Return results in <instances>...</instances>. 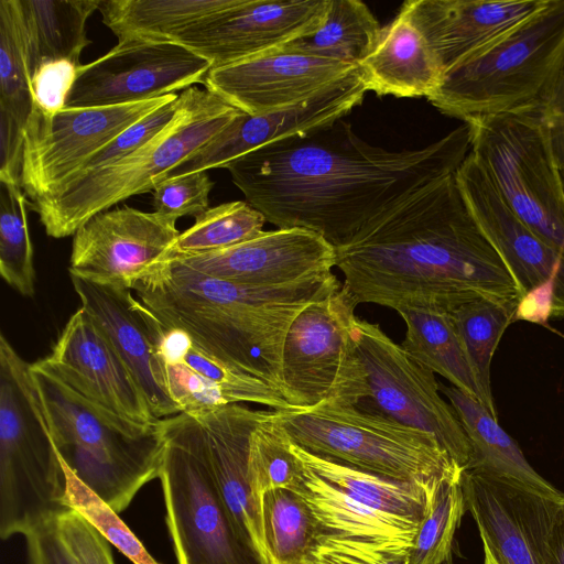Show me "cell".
<instances>
[{"mask_svg": "<svg viewBox=\"0 0 564 564\" xmlns=\"http://www.w3.org/2000/svg\"><path fill=\"white\" fill-rule=\"evenodd\" d=\"M357 350L367 372L369 398L391 419L433 434L465 470L471 448L435 373L393 341L379 324L356 318Z\"/></svg>", "mask_w": 564, "mask_h": 564, "instance_id": "7c38bea8", "label": "cell"}, {"mask_svg": "<svg viewBox=\"0 0 564 564\" xmlns=\"http://www.w3.org/2000/svg\"><path fill=\"white\" fill-rule=\"evenodd\" d=\"M356 306L341 282L291 324L283 346L281 393L292 409L357 405L369 398L354 335Z\"/></svg>", "mask_w": 564, "mask_h": 564, "instance_id": "8fae6325", "label": "cell"}, {"mask_svg": "<svg viewBox=\"0 0 564 564\" xmlns=\"http://www.w3.org/2000/svg\"><path fill=\"white\" fill-rule=\"evenodd\" d=\"M464 123L505 205L564 256V185L538 104Z\"/></svg>", "mask_w": 564, "mask_h": 564, "instance_id": "30bf717a", "label": "cell"}, {"mask_svg": "<svg viewBox=\"0 0 564 564\" xmlns=\"http://www.w3.org/2000/svg\"><path fill=\"white\" fill-rule=\"evenodd\" d=\"M466 511L500 564H543L534 529L536 495L485 473L462 474Z\"/></svg>", "mask_w": 564, "mask_h": 564, "instance_id": "484cf974", "label": "cell"}, {"mask_svg": "<svg viewBox=\"0 0 564 564\" xmlns=\"http://www.w3.org/2000/svg\"><path fill=\"white\" fill-rule=\"evenodd\" d=\"M84 307L102 329L141 389L156 420L181 413L171 399L158 350L152 313L131 290L117 289L70 275Z\"/></svg>", "mask_w": 564, "mask_h": 564, "instance_id": "603a6c76", "label": "cell"}, {"mask_svg": "<svg viewBox=\"0 0 564 564\" xmlns=\"http://www.w3.org/2000/svg\"><path fill=\"white\" fill-rule=\"evenodd\" d=\"M29 564H76L59 539L53 519L24 535Z\"/></svg>", "mask_w": 564, "mask_h": 564, "instance_id": "f907efd6", "label": "cell"}, {"mask_svg": "<svg viewBox=\"0 0 564 564\" xmlns=\"http://www.w3.org/2000/svg\"><path fill=\"white\" fill-rule=\"evenodd\" d=\"M382 26L359 0H329L319 28L284 47L358 66L376 47Z\"/></svg>", "mask_w": 564, "mask_h": 564, "instance_id": "d590c367", "label": "cell"}, {"mask_svg": "<svg viewBox=\"0 0 564 564\" xmlns=\"http://www.w3.org/2000/svg\"><path fill=\"white\" fill-rule=\"evenodd\" d=\"M176 94L124 105L67 108L52 117L32 109L24 130L21 186L31 202L74 177L105 145Z\"/></svg>", "mask_w": 564, "mask_h": 564, "instance_id": "4fadbf2b", "label": "cell"}, {"mask_svg": "<svg viewBox=\"0 0 564 564\" xmlns=\"http://www.w3.org/2000/svg\"><path fill=\"white\" fill-rule=\"evenodd\" d=\"M549 0H408L401 9L423 34L443 74L543 9Z\"/></svg>", "mask_w": 564, "mask_h": 564, "instance_id": "cb8c5ba5", "label": "cell"}, {"mask_svg": "<svg viewBox=\"0 0 564 564\" xmlns=\"http://www.w3.org/2000/svg\"><path fill=\"white\" fill-rule=\"evenodd\" d=\"M53 523L76 564H115L110 543L76 511L61 512Z\"/></svg>", "mask_w": 564, "mask_h": 564, "instance_id": "bcb514c9", "label": "cell"}, {"mask_svg": "<svg viewBox=\"0 0 564 564\" xmlns=\"http://www.w3.org/2000/svg\"><path fill=\"white\" fill-rule=\"evenodd\" d=\"M155 323L167 391L180 412L240 403L292 409L275 388L202 349L185 332Z\"/></svg>", "mask_w": 564, "mask_h": 564, "instance_id": "7402d4cb", "label": "cell"}, {"mask_svg": "<svg viewBox=\"0 0 564 564\" xmlns=\"http://www.w3.org/2000/svg\"><path fill=\"white\" fill-rule=\"evenodd\" d=\"M101 0H19L31 76L46 61L79 64L91 41L86 23Z\"/></svg>", "mask_w": 564, "mask_h": 564, "instance_id": "d6a6232c", "label": "cell"}, {"mask_svg": "<svg viewBox=\"0 0 564 564\" xmlns=\"http://www.w3.org/2000/svg\"><path fill=\"white\" fill-rule=\"evenodd\" d=\"M264 216L247 202L234 200L209 207L181 232L169 256L199 254L225 249L263 231ZM167 256V257H169Z\"/></svg>", "mask_w": 564, "mask_h": 564, "instance_id": "ab89813d", "label": "cell"}, {"mask_svg": "<svg viewBox=\"0 0 564 564\" xmlns=\"http://www.w3.org/2000/svg\"><path fill=\"white\" fill-rule=\"evenodd\" d=\"M536 104L564 185V59Z\"/></svg>", "mask_w": 564, "mask_h": 564, "instance_id": "681fc988", "label": "cell"}, {"mask_svg": "<svg viewBox=\"0 0 564 564\" xmlns=\"http://www.w3.org/2000/svg\"><path fill=\"white\" fill-rule=\"evenodd\" d=\"M564 318V317H563Z\"/></svg>", "mask_w": 564, "mask_h": 564, "instance_id": "db71d44e", "label": "cell"}, {"mask_svg": "<svg viewBox=\"0 0 564 564\" xmlns=\"http://www.w3.org/2000/svg\"><path fill=\"white\" fill-rule=\"evenodd\" d=\"M213 186L207 172L166 177L152 191L154 212L176 220L184 216L196 218L209 208Z\"/></svg>", "mask_w": 564, "mask_h": 564, "instance_id": "ee69618b", "label": "cell"}, {"mask_svg": "<svg viewBox=\"0 0 564 564\" xmlns=\"http://www.w3.org/2000/svg\"><path fill=\"white\" fill-rule=\"evenodd\" d=\"M356 67L282 47L212 68L204 85L241 112L257 116L302 104Z\"/></svg>", "mask_w": 564, "mask_h": 564, "instance_id": "ac0fdd59", "label": "cell"}, {"mask_svg": "<svg viewBox=\"0 0 564 564\" xmlns=\"http://www.w3.org/2000/svg\"><path fill=\"white\" fill-rule=\"evenodd\" d=\"M335 252L343 286L356 305L372 303L399 312L447 308L468 295L521 299L455 173L390 206Z\"/></svg>", "mask_w": 564, "mask_h": 564, "instance_id": "7a4b0ae2", "label": "cell"}, {"mask_svg": "<svg viewBox=\"0 0 564 564\" xmlns=\"http://www.w3.org/2000/svg\"><path fill=\"white\" fill-rule=\"evenodd\" d=\"M275 415L294 444L359 469L426 487L464 471L433 434L357 405L322 404Z\"/></svg>", "mask_w": 564, "mask_h": 564, "instance_id": "9c48e42d", "label": "cell"}, {"mask_svg": "<svg viewBox=\"0 0 564 564\" xmlns=\"http://www.w3.org/2000/svg\"><path fill=\"white\" fill-rule=\"evenodd\" d=\"M176 219L123 205L96 214L73 235L69 275L132 290L174 247Z\"/></svg>", "mask_w": 564, "mask_h": 564, "instance_id": "9a60e30c", "label": "cell"}, {"mask_svg": "<svg viewBox=\"0 0 564 564\" xmlns=\"http://www.w3.org/2000/svg\"><path fill=\"white\" fill-rule=\"evenodd\" d=\"M291 451L308 469L357 502L416 524L425 519L434 491L440 485L426 487L359 469L312 454L293 442Z\"/></svg>", "mask_w": 564, "mask_h": 564, "instance_id": "4dcf8cb0", "label": "cell"}, {"mask_svg": "<svg viewBox=\"0 0 564 564\" xmlns=\"http://www.w3.org/2000/svg\"><path fill=\"white\" fill-rule=\"evenodd\" d=\"M212 65L174 41L128 40L79 66L67 108L108 107L175 94L203 83Z\"/></svg>", "mask_w": 564, "mask_h": 564, "instance_id": "5bb4252c", "label": "cell"}, {"mask_svg": "<svg viewBox=\"0 0 564 564\" xmlns=\"http://www.w3.org/2000/svg\"><path fill=\"white\" fill-rule=\"evenodd\" d=\"M177 108L178 98L158 108L126 129L110 143L99 150L73 180L115 164L145 147L174 120Z\"/></svg>", "mask_w": 564, "mask_h": 564, "instance_id": "7bdbcfd3", "label": "cell"}, {"mask_svg": "<svg viewBox=\"0 0 564 564\" xmlns=\"http://www.w3.org/2000/svg\"><path fill=\"white\" fill-rule=\"evenodd\" d=\"M65 475V507L79 513L133 564H160L105 500L87 487L59 458Z\"/></svg>", "mask_w": 564, "mask_h": 564, "instance_id": "b9f144b4", "label": "cell"}, {"mask_svg": "<svg viewBox=\"0 0 564 564\" xmlns=\"http://www.w3.org/2000/svg\"><path fill=\"white\" fill-rule=\"evenodd\" d=\"M319 529L310 564H383L394 557L409 554L334 534L323 530L321 525Z\"/></svg>", "mask_w": 564, "mask_h": 564, "instance_id": "7dc6e473", "label": "cell"}, {"mask_svg": "<svg viewBox=\"0 0 564 564\" xmlns=\"http://www.w3.org/2000/svg\"><path fill=\"white\" fill-rule=\"evenodd\" d=\"M180 264L204 275L240 284L278 286L332 273L335 248L297 228L262 231L241 243L199 254H174Z\"/></svg>", "mask_w": 564, "mask_h": 564, "instance_id": "ffe728a7", "label": "cell"}, {"mask_svg": "<svg viewBox=\"0 0 564 564\" xmlns=\"http://www.w3.org/2000/svg\"><path fill=\"white\" fill-rule=\"evenodd\" d=\"M291 443L273 410L252 430L249 441V480L260 505L269 490L295 491L302 485L304 465L291 451Z\"/></svg>", "mask_w": 564, "mask_h": 564, "instance_id": "74e56055", "label": "cell"}, {"mask_svg": "<svg viewBox=\"0 0 564 564\" xmlns=\"http://www.w3.org/2000/svg\"><path fill=\"white\" fill-rule=\"evenodd\" d=\"M80 64L68 59L46 61L32 74L30 91L32 109L52 117L66 107Z\"/></svg>", "mask_w": 564, "mask_h": 564, "instance_id": "f6af8a7d", "label": "cell"}, {"mask_svg": "<svg viewBox=\"0 0 564 564\" xmlns=\"http://www.w3.org/2000/svg\"><path fill=\"white\" fill-rule=\"evenodd\" d=\"M455 178L471 214L509 269L521 297L553 281L552 317L563 318L564 256L511 213L470 152L455 172Z\"/></svg>", "mask_w": 564, "mask_h": 564, "instance_id": "44dd1931", "label": "cell"}, {"mask_svg": "<svg viewBox=\"0 0 564 564\" xmlns=\"http://www.w3.org/2000/svg\"><path fill=\"white\" fill-rule=\"evenodd\" d=\"M482 549H484V555H485L484 564H500L487 544L482 543Z\"/></svg>", "mask_w": 564, "mask_h": 564, "instance_id": "816d5d0a", "label": "cell"}, {"mask_svg": "<svg viewBox=\"0 0 564 564\" xmlns=\"http://www.w3.org/2000/svg\"><path fill=\"white\" fill-rule=\"evenodd\" d=\"M367 91L356 67L347 77L302 104L257 116L241 112L167 177L225 169L262 147L328 128L359 106Z\"/></svg>", "mask_w": 564, "mask_h": 564, "instance_id": "d6986e66", "label": "cell"}, {"mask_svg": "<svg viewBox=\"0 0 564 564\" xmlns=\"http://www.w3.org/2000/svg\"><path fill=\"white\" fill-rule=\"evenodd\" d=\"M329 0H240L174 37L212 68L279 50L316 31Z\"/></svg>", "mask_w": 564, "mask_h": 564, "instance_id": "e0dca14e", "label": "cell"}, {"mask_svg": "<svg viewBox=\"0 0 564 564\" xmlns=\"http://www.w3.org/2000/svg\"><path fill=\"white\" fill-rule=\"evenodd\" d=\"M58 457L116 512L159 478L164 453L161 420L143 425L86 400L32 367Z\"/></svg>", "mask_w": 564, "mask_h": 564, "instance_id": "277c9868", "label": "cell"}, {"mask_svg": "<svg viewBox=\"0 0 564 564\" xmlns=\"http://www.w3.org/2000/svg\"><path fill=\"white\" fill-rule=\"evenodd\" d=\"M161 425L165 446L159 479L177 564H268L225 505L198 420L181 412L161 419Z\"/></svg>", "mask_w": 564, "mask_h": 564, "instance_id": "ba28073f", "label": "cell"}, {"mask_svg": "<svg viewBox=\"0 0 564 564\" xmlns=\"http://www.w3.org/2000/svg\"><path fill=\"white\" fill-rule=\"evenodd\" d=\"M32 367L128 421L143 425L159 421L120 355L82 306L68 318L52 351Z\"/></svg>", "mask_w": 564, "mask_h": 564, "instance_id": "2e32d148", "label": "cell"}, {"mask_svg": "<svg viewBox=\"0 0 564 564\" xmlns=\"http://www.w3.org/2000/svg\"><path fill=\"white\" fill-rule=\"evenodd\" d=\"M340 285L333 272L278 286L240 284L165 258L132 290L161 323L185 332L202 349L281 393L283 346L291 324Z\"/></svg>", "mask_w": 564, "mask_h": 564, "instance_id": "3957f363", "label": "cell"}, {"mask_svg": "<svg viewBox=\"0 0 564 564\" xmlns=\"http://www.w3.org/2000/svg\"><path fill=\"white\" fill-rule=\"evenodd\" d=\"M440 388L454 408L470 444L471 455L466 469L485 473L550 499L564 498L562 491L533 469L517 442L484 404L453 386L440 384Z\"/></svg>", "mask_w": 564, "mask_h": 564, "instance_id": "f1b7e54d", "label": "cell"}, {"mask_svg": "<svg viewBox=\"0 0 564 564\" xmlns=\"http://www.w3.org/2000/svg\"><path fill=\"white\" fill-rule=\"evenodd\" d=\"M564 59V0L531 18L447 72L427 100L468 120L535 104Z\"/></svg>", "mask_w": 564, "mask_h": 564, "instance_id": "52a82bcc", "label": "cell"}, {"mask_svg": "<svg viewBox=\"0 0 564 564\" xmlns=\"http://www.w3.org/2000/svg\"><path fill=\"white\" fill-rule=\"evenodd\" d=\"M398 314L405 324L401 346L434 373L482 404L474 370L449 312L444 307H405Z\"/></svg>", "mask_w": 564, "mask_h": 564, "instance_id": "1f68e13d", "label": "cell"}, {"mask_svg": "<svg viewBox=\"0 0 564 564\" xmlns=\"http://www.w3.org/2000/svg\"><path fill=\"white\" fill-rule=\"evenodd\" d=\"M469 152L467 123L424 148L391 151L339 120L257 149L225 169L267 221L314 232L338 248L390 206L455 173Z\"/></svg>", "mask_w": 564, "mask_h": 564, "instance_id": "6da1fadb", "label": "cell"}, {"mask_svg": "<svg viewBox=\"0 0 564 564\" xmlns=\"http://www.w3.org/2000/svg\"><path fill=\"white\" fill-rule=\"evenodd\" d=\"M268 412L228 404L189 413L203 427L213 476L231 518L265 561L261 505L251 490L248 458L251 432Z\"/></svg>", "mask_w": 564, "mask_h": 564, "instance_id": "d4e9b609", "label": "cell"}, {"mask_svg": "<svg viewBox=\"0 0 564 564\" xmlns=\"http://www.w3.org/2000/svg\"><path fill=\"white\" fill-rule=\"evenodd\" d=\"M409 561V554L403 556L394 557L383 564H408Z\"/></svg>", "mask_w": 564, "mask_h": 564, "instance_id": "f5cc1de1", "label": "cell"}, {"mask_svg": "<svg viewBox=\"0 0 564 564\" xmlns=\"http://www.w3.org/2000/svg\"><path fill=\"white\" fill-rule=\"evenodd\" d=\"M240 113L206 88L189 87L178 95L174 120L145 147L115 164L70 181L30 206L48 236L74 235L96 214L134 195L152 192Z\"/></svg>", "mask_w": 564, "mask_h": 564, "instance_id": "5b68a950", "label": "cell"}, {"mask_svg": "<svg viewBox=\"0 0 564 564\" xmlns=\"http://www.w3.org/2000/svg\"><path fill=\"white\" fill-rule=\"evenodd\" d=\"M263 541L269 564H310L319 524L297 492L272 489L261 500Z\"/></svg>", "mask_w": 564, "mask_h": 564, "instance_id": "8d00e7d4", "label": "cell"}, {"mask_svg": "<svg viewBox=\"0 0 564 564\" xmlns=\"http://www.w3.org/2000/svg\"><path fill=\"white\" fill-rule=\"evenodd\" d=\"M240 0H101L102 23L118 37L173 41L176 35Z\"/></svg>", "mask_w": 564, "mask_h": 564, "instance_id": "836d02e7", "label": "cell"}, {"mask_svg": "<svg viewBox=\"0 0 564 564\" xmlns=\"http://www.w3.org/2000/svg\"><path fill=\"white\" fill-rule=\"evenodd\" d=\"M28 45L19 0H0V180L20 182L32 110Z\"/></svg>", "mask_w": 564, "mask_h": 564, "instance_id": "83f0119b", "label": "cell"}, {"mask_svg": "<svg viewBox=\"0 0 564 564\" xmlns=\"http://www.w3.org/2000/svg\"><path fill=\"white\" fill-rule=\"evenodd\" d=\"M295 492L307 502L323 530L366 543L410 553L421 525L367 508L305 465L303 482Z\"/></svg>", "mask_w": 564, "mask_h": 564, "instance_id": "f546056e", "label": "cell"}, {"mask_svg": "<svg viewBox=\"0 0 564 564\" xmlns=\"http://www.w3.org/2000/svg\"><path fill=\"white\" fill-rule=\"evenodd\" d=\"M465 511L462 475L441 481L417 530L408 564H453L454 538Z\"/></svg>", "mask_w": 564, "mask_h": 564, "instance_id": "60d3db41", "label": "cell"}, {"mask_svg": "<svg viewBox=\"0 0 564 564\" xmlns=\"http://www.w3.org/2000/svg\"><path fill=\"white\" fill-rule=\"evenodd\" d=\"M368 91L398 98H430L441 86L443 70L409 15L398 14L382 26L373 51L357 66Z\"/></svg>", "mask_w": 564, "mask_h": 564, "instance_id": "4316f807", "label": "cell"}, {"mask_svg": "<svg viewBox=\"0 0 564 564\" xmlns=\"http://www.w3.org/2000/svg\"><path fill=\"white\" fill-rule=\"evenodd\" d=\"M519 302L468 295L446 308L463 340L481 393L482 404L496 417L490 366L501 336L516 321Z\"/></svg>", "mask_w": 564, "mask_h": 564, "instance_id": "e575fe53", "label": "cell"}, {"mask_svg": "<svg viewBox=\"0 0 564 564\" xmlns=\"http://www.w3.org/2000/svg\"><path fill=\"white\" fill-rule=\"evenodd\" d=\"M28 205L20 184L0 182V273L6 283L23 296L35 292Z\"/></svg>", "mask_w": 564, "mask_h": 564, "instance_id": "f35d334b", "label": "cell"}, {"mask_svg": "<svg viewBox=\"0 0 564 564\" xmlns=\"http://www.w3.org/2000/svg\"><path fill=\"white\" fill-rule=\"evenodd\" d=\"M534 529L543 564H564V498L536 496Z\"/></svg>", "mask_w": 564, "mask_h": 564, "instance_id": "c3c4849f", "label": "cell"}, {"mask_svg": "<svg viewBox=\"0 0 564 564\" xmlns=\"http://www.w3.org/2000/svg\"><path fill=\"white\" fill-rule=\"evenodd\" d=\"M65 475L32 364L0 335V536H23L69 509Z\"/></svg>", "mask_w": 564, "mask_h": 564, "instance_id": "8992f818", "label": "cell"}]
</instances>
